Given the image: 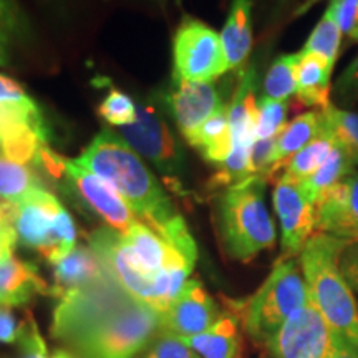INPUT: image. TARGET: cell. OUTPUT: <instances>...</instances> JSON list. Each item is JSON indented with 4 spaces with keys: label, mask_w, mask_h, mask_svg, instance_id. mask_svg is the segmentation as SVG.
Instances as JSON below:
<instances>
[{
    "label": "cell",
    "mask_w": 358,
    "mask_h": 358,
    "mask_svg": "<svg viewBox=\"0 0 358 358\" xmlns=\"http://www.w3.org/2000/svg\"><path fill=\"white\" fill-rule=\"evenodd\" d=\"M77 161L108 181L131 211L155 232H161L179 216L136 151L110 129L98 133Z\"/></svg>",
    "instance_id": "obj_1"
},
{
    "label": "cell",
    "mask_w": 358,
    "mask_h": 358,
    "mask_svg": "<svg viewBox=\"0 0 358 358\" xmlns=\"http://www.w3.org/2000/svg\"><path fill=\"white\" fill-rule=\"evenodd\" d=\"M350 243L315 232L301 252L308 297L332 330L358 347V303L340 271V256Z\"/></svg>",
    "instance_id": "obj_2"
},
{
    "label": "cell",
    "mask_w": 358,
    "mask_h": 358,
    "mask_svg": "<svg viewBox=\"0 0 358 358\" xmlns=\"http://www.w3.org/2000/svg\"><path fill=\"white\" fill-rule=\"evenodd\" d=\"M266 178L249 176L219 196L217 224L226 252L232 259L249 262L262 250L274 248L275 226L267 211Z\"/></svg>",
    "instance_id": "obj_3"
},
{
    "label": "cell",
    "mask_w": 358,
    "mask_h": 358,
    "mask_svg": "<svg viewBox=\"0 0 358 358\" xmlns=\"http://www.w3.org/2000/svg\"><path fill=\"white\" fill-rule=\"evenodd\" d=\"M308 301V289L294 257L275 264L266 282L252 297L236 303L237 319L254 342L267 345L295 310Z\"/></svg>",
    "instance_id": "obj_4"
},
{
    "label": "cell",
    "mask_w": 358,
    "mask_h": 358,
    "mask_svg": "<svg viewBox=\"0 0 358 358\" xmlns=\"http://www.w3.org/2000/svg\"><path fill=\"white\" fill-rule=\"evenodd\" d=\"M90 248L100 259L105 271L122 285L134 301L146 303L161 315L171 307L186 285L189 268L178 267L163 272L159 277H148L134 267L123 236L111 227H101L90 236Z\"/></svg>",
    "instance_id": "obj_5"
},
{
    "label": "cell",
    "mask_w": 358,
    "mask_h": 358,
    "mask_svg": "<svg viewBox=\"0 0 358 358\" xmlns=\"http://www.w3.org/2000/svg\"><path fill=\"white\" fill-rule=\"evenodd\" d=\"M161 313L128 297L75 345L83 358H133L159 330Z\"/></svg>",
    "instance_id": "obj_6"
},
{
    "label": "cell",
    "mask_w": 358,
    "mask_h": 358,
    "mask_svg": "<svg viewBox=\"0 0 358 358\" xmlns=\"http://www.w3.org/2000/svg\"><path fill=\"white\" fill-rule=\"evenodd\" d=\"M17 206L15 229L22 244L38 250L53 266L75 249L77 229L73 219L47 187Z\"/></svg>",
    "instance_id": "obj_7"
},
{
    "label": "cell",
    "mask_w": 358,
    "mask_h": 358,
    "mask_svg": "<svg viewBox=\"0 0 358 358\" xmlns=\"http://www.w3.org/2000/svg\"><path fill=\"white\" fill-rule=\"evenodd\" d=\"M256 73L249 70L241 80L236 95L229 105V127L232 136V150L229 158L224 161L221 171L213 179V185H236L243 179L254 176L252 146L256 143L259 101H256Z\"/></svg>",
    "instance_id": "obj_8"
},
{
    "label": "cell",
    "mask_w": 358,
    "mask_h": 358,
    "mask_svg": "<svg viewBox=\"0 0 358 358\" xmlns=\"http://www.w3.org/2000/svg\"><path fill=\"white\" fill-rule=\"evenodd\" d=\"M173 57L174 80L213 83L229 70L221 35L196 19H186L179 25L174 35Z\"/></svg>",
    "instance_id": "obj_9"
},
{
    "label": "cell",
    "mask_w": 358,
    "mask_h": 358,
    "mask_svg": "<svg viewBox=\"0 0 358 358\" xmlns=\"http://www.w3.org/2000/svg\"><path fill=\"white\" fill-rule=\"evenodd\" d=\"M122 136L136 153L150 159L166 178L178 181L185 173L186 161L182 148L155 106H136V120L122 128Z\"/></svg>",
    "instance_id": "obj_10"
},
{
    "label": "cell",
    "mask_w": 358,
    "mask_h": 358,
    "mask_svg": "<svg viewBox=\"0 0 358 358\" xmlns=\"http://www.w3.org/2000/svg\"><path fill=\"white\" fill-rule=\"evenodd\" d=\"M334 338L332 327L327 324L308 297V301L284 322L266 347L274 358H327L332 352Z\"/></svg>",
    "instance_id": "obj_11"
},
{
    "label": "cell",
    "mask_w": 358,
    "mask_h": 358,
    "mask_svg": "<svg viewBox=\"0 0 358 358\" xmlns=\"http://www.w3.org/2000/svg\"><path fill=\"white\" fill-rule=\"evenodd\" d=\"M274 208L282 231V257L290 259L302 252L307 241L317 231V208L313 206L301 182L284 173L277 179Z\"/></svg>",
    "instance_id": "obj_12"
},
{
    "label": "cell",
    "mask_w": 358,
    "mask_h": 358,
    "mask_svg": "<svg viewBox=\"0 0 358 358\" xmlns=\"http://www.w3.org/2000/svg\"><path fill=\"white\" fill-rule=\"evenodd\" d=\"M65 179L69 186L92 211L103 217L111 229L122 234L136 224V214L108 181L98 176L77 159H66Z\"/></svg>",
    "instance_id": "obj_13"
},
{
    "label": "cell",
    "mask_w": 358,
    "mask_h": 358,
    "mask_svg": "<svg viewBox=\"0 0 358 358\" xmlns=\"http://www.w3.org/2000/svg\"><path fill=\"white\" fill-rule=\"evenodd\" d=\"M219 320L217 307L199 280H187L176 301L161 315L159 332L189 338L206 332Z\"/></svg>",
    "instance_id": "obj_14"
},
{
    "label": "cell",
    "mask_w": 358,
    "mask_h": 358,
    "mask_svg": "<svg viewBox=\"0 0 358 358\" xmlns=\"http://www.w3.org/2000/svg\"><path fill=\"white\" fill-rule=\"evenodd\" d=\"M164 105L181 133L187 136L224 105L217 88L209 82L174 80V87L164 96Z\"/></svg>",
    "instance_id": "obj_15"
},
{
    "label": "cell",
    "mask_w": 358,
    "mask_h": 358,
    "mask_svg": "<svg viewBox=\"0 0 358 358\" xmlns=\"http://www.w3.org/2000/svg\"><path fill=\"white\" fill-rule=\"evenodd\" d=\"M317 231L358 243V171L334 186L317 206Z\"/></svg>",
    "instance_id": "obj_16"
},
{
    "label": "cell",
    "mask_w": 358,
    "mask_h": 358,
    "mask_svg": "<svg viewBox=\"0 0 358 358\" xmlns=\"http://www.w3.org/2000/svg\"><path fill=\"white\" fill-rule=\"evenodd\" d=\"M122 236L134 267L148 277H159L163 272L178 267L189 271L194 267L145 222H136Z\"/></svg>",
    "instance_id": "obj_17"
},
{
    "label": "cell",
    "mask_w": 358,
    "mask_h": 358,
    "mask_svg": "<svg viewBox=\"0 0 358 358\" xmlns=\"http://www.w3.org/2000/svg\"><path fill=\"white\" fill-rule=\"evenodd\" d=\"M38 294L52 295V287L32 262L12 257L0 266V307H20Z\"/></svg>",
    "instance_id": "obj_18"
},
{
    "label": "cell",
    "mask_w": 358,
    "mask_h": 358,
    "mask_svg": "<svg viewBox=\"0 0 358 358\" xmlns=\"http://www.w3.org/2000/svg\"><path fill=\"white\" fill-rule=\"evenodd\" d=\"M105 267L101 266L100 259L96 257L92 248L78 245L65 259L55 264V272H53L55 285L52 287V295L60 299L71 289L98 280L105 275Z\"/></svg>",
    "instance_id": "obj_19"
},
{
    "label": "cell",
    "mask_w": 358,
    "mask_h": 358,
    "mask_svg": "<svg viewBox=\"0 0 358 358\" xmlns=\"http://www.w3.org/2000/svg\"><path fill=\"white\" fill-rule=\"evenodd\" d=\"M221 42L229 70L243 65L252 47V0H232Z\"/></svg>",
    "instance_id": "obj_20"
},
{
    "label": "cell",
    "mask_w": 358,
    "mask_h": 358,
    "mask_svg": "<svg viewBox=\"0 0 358 358\" xmlns=\"http://www.w3.org/2000/svg\"><path fill=\"white\" fill-rule=\"evenodd\" d=\"M185 342L201 358H243V337L236 315L219 317L211 329Z\"/></svg>",
    "instance_id": "obj_21"
},
{
    "label": "cell",
    "mask_w": 358,
    "mask_h": 358,
    "mask_svg": "<svg viewBox=\"0 0 358 358\" xmlns=\"http://www.w3.org/2000/svg\"><path fill=\"white\" fill-rule=\"evenodd\" d=\"M185 138L191 146L198 148L204 159L214 164H222L229 158L232 150L229 106L222 105L198 129Z\"/></svg>",
    "instance_id": "obj_22"
},
{
    "label": "cell",
    "mask_w": 358,
    "mask_h": 358,
    "mask_svg": "<svg viewBox=\"0 0 358 358\" xmlns=\"http://www.w3.org/2000/svg\"><path fill=\"white\" fill-rule=\"evenodd\" d=\"M297 98L302 105L327 108L330 105V77L334 66L319 55L299 53Z\"/></svg>",
    "instance_id": "obj_23"
},
{
    "label": "cell",
    "mask_w": 358,
    "mask_h": 358,
    "mask_svg": "<svg viewBox=\"0 0 358 358\" xmlns=\"http://www.w3.org/2000/svg\"><path fill=\"white\" fill-rule=\"evenodd\" d=\"M322 129H324L322 111H308V113L299 115L289 124H285V128L275 138L271 176L284 166L285 161L299 153L313 138L319 136Z\"/></svg>",
    "instance_id": "obj_24"
},
{
    "label": "cell",
    "mask_w": 358,
    "mask_h": 358,
    "mask_svg": "<svg viewBox=\"0 0 358 358\" xmlns=\"http://www.w3.org/2000/svg\"><path fill=\"white\" fill-rule=\"evenodd\" d=\"M352 171L353 163L350 156L347 155V151L338 143H335V148L325 163L312 176L302 179L299 182H301L302 191L306 192L308 201L317 208L324 201L327 192L332 189L334 186H337L338 182H342L347 176H350Z\"/></svg>",
    "instance_id": "obj_25"
},
{
    "label": "cell",
    "mask_w": 358,
    "mask_h": 358,
    "mask_svg": "<svg viewBox=\"0 0 358 358\" xmlns=\"http://www.w3.org/2000/svg\"><path fill=\"white\" fill-rule=\"evenodd\" d=\"M43 187V181L35 169L13 163L0 151V198L20 204Z\"/></svg>",
    "instance_id": "obj_26"
},
{
    "label": "cell",
    "mask_w": 358,
    "mask_h": 358,
    "mask_svg": "<svg viewBox=\"0 0 358 358\" xmlns=\"http://www.w3.org/2000/svg\"><path fill=\"white\" fill-rule=\"evenodd\" d=\"M335 143L337 141H335L334 134L324 127L319 136L313 138L299 153H295L292 158L285 161V173L294 176L295 179H299V181L312 176L325 163L330 153H332Z\"/></svg>",
    "instance_id": "obj_27"
},
{
    "label": "cell",
    "mask_w": 358,
    "mask_h": 358,
    "mask_svg": "<svg viewBox=\"0 0 358 358\" xmlns=\"http://www.w3.org/2000/svg\"><path fill=\"white\" fill-rule=\"evenodd\" d=\"M299 58H301L299 53L277 58L264 80V96L271 100L287 101L292 95H297Z\"/></svg>",
    "instance_id": "obj_28"
},
{
    "label": "cell",
    "mask_w": 358,
    "mask_h": 358,
    "mask_svg": "<svg viewBox=\"0 0 358 358\" xmlns=\"http://www.w3.org/2000/svg\"><path fill=\"white\" fill-rule=\"evenodd\" d=\"M320 111L324 127L334 134L335 141L347 151L353 166H358V115L340 110L334 105H329Z\"/></svg>",
    "instance_id": "obj_29"
},
{
    "label": "cell",
    "mask_w": 358,
    "mask_h": 358,
    "mask_svg": "<svg viewBox=\"0 0 358 358\" xmlns=\"http://www.w3.org/2000/svg\"><path fill=\"white\" fill-rule=\"evenodd\" d=\"M340 40H342V32H340L337 22L330 8H327L319 24H317L313 32L308 37L307 43L303 45L302 53L307 55H319L329 62L330 65H335L340 50Z\"/></svg>",
    "instance_id": "obj_30"
},
{
    "label": "cell",
    "mask_w": 358,
    "mask_h": 358,
    "mask_svg": "<svg viewBox=\"0 0 358 358\" xmlns=\"http://www.w3.org/2000/svg\"><path fill=\"white\" fill-rule=\"evenodd\" d=\"M289 103L271 100L262 96L259 101V120L256 140H272L279 136L285 128V116H287Z\"/></svg>",
    "instance_id": "obj_31"
},
{
    "label": "cell",
    "mask_w": 358,
    "mask_h": 358,
    "mask_svg": "<svg viewBox=\"0 0 358 358\" xmlns=\"http://www.w3.org/2000/svg\"><path fill=\"white\" fill-rule=\"evenodd\" d=\"M98 113L111 127H127L136 120V105L131 98L120 90H110L108 95L101 101Z\"/></svg>",
    "instance_id": "obj_32"
},
{
    "label": "cell",
    "mask_w": 358,
    "mask_h": 358,
    "mask_svg": "<svg viewBox=\"0 0 358 358\" xmlns=\"http://www.w3.org/2000/svg\"><path fill=\"white\" fill-rule=\"evenodd\" d=\"M17 211H19V206L10 201H6L0 206V266L13 257V250L19 243L15 229Z\"/></svg>",
    "instance_id": "obj_33"
},
{
    "label": "cell",
    "mask_w": 358,
    "mask_h": 358,
    "mask_svg": "<svg viewBox=\"0 0 358 358\" xmlns=\"http://www.w3.org/2000/svg\"><path fill=\"white\" fill-rule=\"evenodd\" d=\"M145 358H199L185 338L158 332V337L151 343L150 352Z\"/></svg>",
    "instance_id": "obj_34"
},
{
    "label": "cell",
    "mask_w": 358,
    "mask_h": 358,
    "mask_svg": "<svg viewBox=\"0 0 358 358\" xmlns=\"http://www.w3.org/2000/svg\"><path fill=\"white\" fill-rule=\"evenodd\" d=\"M329 8L340 32L352 42H358V0H330Z\"/></svg>",
    "instance_id": "obj_35"
},
{
    "label": "cell",
    "mask_w": 358,
    "mask_h": 358,
    "mask_svg": "<svg viewBox=\"0 0 358 358\" xmlns=\"http://www.w3.org/2000/svg\"><path fill=\"white\" fill-rule=\"evenodd\" d=\"M19 343L22 352H24V358H47V345H45L42 335L38 332L37 324L30 315H27L25 330ZM52 358H73V353L57 352Z\"/></svg>",
    "instance_id": "obj_36"
},
{
    "label": "cell",
    "mask_w": 358,
    "mask_h": 358,
    "mask_svg": "<svg viewBox=\"0 0 358 358\" xmlns=\"http://www.w3.org/2000/svg\"><path fill=\"white\" fill-rule=\"evenodd\" d=\"M0 15L6 22L8 32L12 37H22L27 34L29 29V22L24 10H22L19 0H0Z\"/></svg>",
    "instance_id": "obj_37"
},
{
    "label": "cell",
    "mask_w": 358,
    "mask_h": 358,
    "mask_svg": "<svg viewBox=\"0 0 358 358\" xmlns=\"http://www.w3.org/2000/svg\"><path fill=\"white\" fill-rule=\"evenodd\" d=\"M25 330V320L19 322L8 307H0V343H19Z\"/></svg>",
    "instance_id": "obj_38"
},
{
    "label": "cell",
    "mask_w": 358,
    "mask_h": 358,
    "mask_svg": "<svg viewBox=\"0 0 358 358\" xmlns=\"http://www.w3.org/2000/svg\"><path fill=\"white\" fill-rule=\"evenodd\" d=\"M340 271L352 290L358 292V243H350L340 256Z\"/></svg>",
    "instance_id": "obj_39"
},
{
    "label": "cell",
    "mask_w": 358,
    "mask_h": 358,
    "mask_svg": "<svg viewBox=\"0 0 358 358\" xmlns=\"http://www.w3.org/2000/svg\"><path fill=\"white\" fill-rule=\"evenodd\" d=\"M29 95L25 90L22 88L15 80L6 77L0 73V103H10V101H24L29 100Z\"/></svg>",
    "instance_id": "obj_40"
},
{
    "label": "cell",
    "mask_w": 358,
    "mask_h": 358,
    "mask_svg": "<svg viewBox=\"0 0 358 358\" xmlns=\"http://www.w3.org/2000/svg\"><path fill=\"white\" fill-rule=\"evenodd\" d=\"M327 358H358V347L355 343H352L350 340H347L345 337L335 332L332 352H330V355Z\"/></svg>",
    "instance_id": "obj_41"
},
{
    "label": "cell",
    "mask_w": 358,
    "mask_h": 358,
    "mask_svg": "<svg viewBox=\"0 0 358 358\" xmlns=\"http://www.w3.org/2000/svg\"><path fill=\"white\" fill-rule=\"evenodd\" d=\"M338 93L340 95H348L350 92L358 90V57L353 60V64L343 71V75L338 80Z\"/></svg>",
    "instance_id": "obj_42"
},
{
    "label": "cell",
    "mask_w": 358,
    "mask_h": 358,
    "mask_svg": "<svg viewBox=\"0 0 358 358\" xmlns=\"http://www.w3.org/2000/svg\"><path fill=\"white\" fill-rule=\"evenodd\" d=\"M10 32H8L6 22L0 15V66H7L10 64V57H8V47H10Z\"/></svg>",
    "instance_id": "obj_43"
},
{
    "label": "cell",
    "mask_w": 358,
    "mask_h": 358,
    "mask_svg": "<svg viewBox=\"0 0 358 358\" xmlns=\"http://www.w3.org/2000/svg\"><path fill=\"white\" fill-rule=\"evenodd\" d=\"M6 201H7V199H2V198H0V206H2L3 203H6Z\"/></svg>",
    "instance_id": "obj_44"
},
{
    "label": "cell",
    "mask_w": 358,
    "mask_h": 358,
    "mask_svg": "<svg viewBox=\"0 0 358 358\" xmlns=\"http://www.w3.org/2000/svg\"><path fill=\"white\" fill-rule=\"evenodd\" d=\"M73 358H83V357H80V355H77V353H75V355H73Z\"/></svg>",
    "instance_id": "obj_45"
}]
</instances>
